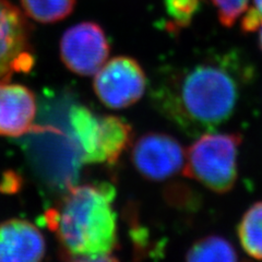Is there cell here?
<instances>
[{
    "instance_id": "obj_17",
    "label": "cell",
    "mask_w": 262,
    "mask_h": 262,
    "mask_svg": "<svg viewBox=\"0 0 262 262\" xmlns=\"http://www.w3.org/2000/svg\"><path fill=\"white\" fill-rule=\"evenodd\" d=\"M262 24V0H252V6L246 10L241 22V29L244 33H252Z\"/></svg>"
},
{
    "instance_id": "obj_16",
    "label": "cell",
    "mask_w": 262,
    "mask_h": 262,
    "mask_svg": "<svg viewBox=\"0 0 262 262\" xmlns=\"http://www.w3.org/2000/svg\"><path fill=\"white\" fill-rule=\"evenodd\" d=\"M217 11L219 20L225 28H232L237 19L248 9L249 0H211Z\"/></svg>"
},
{
    "instance_id": "obj_1",
    "label": "cell",
    "mask_w": 262,
    "mask_h": 262,
    "mask_svg": "<svg viewBox=\"0 0 262 262\" xmlns=\"http://www.w3.org/2000/svg\"><path fill=\"white\" fill-rule=\"evenodd\" d=\"M253 67L236 53L166 66L152 91L157 110L189 137L212 133L233 117Z\"/></svg>"
},
{
    "instance_id": "obj_4",
    "label": "cell",
    "mask_w": 262,
    "mask_h": 262,
    "mask_svg": "<svg viewBox=\"0 0 262 262\" xmlns=\"http://www.w3.org/2000/svg\"><path fill=\"white\" fill-rule=\"evenodd\" d=\"M94 76L93 89L97 98L112 110H125L135 105L147 86L141 64L128 56L107 60Z\"/></svg>"
},
{
    "instance_id": "obj_10",
    "label": "cell",
    "mask_w": 262,
    "mask_h": 262,
    "mask_svg": "<svg viewBox=\"0 0 262 262\" xmlns=\"http://www.w3.org/2000/svg\"><path fill=\"white\" fill-rule=\"evenodd\" d=\"M69 119L73 137L81 151L82 162L97 163L101 139L100 116H96L83 105H77L71 108Z\"/></svg>"
},
{
    "instance_id": "obj_5",
    "label": "cell",
    "mask_w": 262,
    "mask_h": 262,
    "mask_svg": "<svg viewBox=\"0 0 262 262\" xmlns=\"http://www.w3.org/2000/svg\"><path fill=\"white\" fill-rule=\"evenodd\" d=\"M28 16L10 0H0V81L34 64Z\"/></svg>"
},
{
    "instance_id": "obj_13",
    "label": "cell",
    "mask_w": 262,
    "mask_h": 262,
    "mask_svg": "<svg viewBox=\"0 0 262 262\" xmlns=\"http://www.w3.org/2000/svg\"><path fill=\"white\" fill-rule=\"evenodd\" d=\"M187 261H237L238 255L232 243L217 235L206 236L194 242L187 250Z\"/></svg>"
},
{
    "instance_id": "obj_3",
    "label": "cell",
    "mask_w": 262,
    "mask_h": 262,
    "mask_svg": "<svg viewBox=\"0 0 262 262\" xmlns=\"http://www.w3.org/2000/svg\"><path fill=\"white\" fill-rule=\"evenodd\" d=\"M238 134L207 133L187 149L183 174L215 193L231 191L238 177Z\"/></svg>"
},
{
    "instance_id": "obj_18",
    "label": "cell",
    "mask_w": 262,
    "mask_h": 262,
    "mask_svg": "<svg viewBox=\"0 0 262 262\" xmlns=\"http://www.w3.org/2000/svg\"><path fill=\"white\" fill-rule=\"evenodd\" d=\"M19 176H16V174L12 173V171H9L8 174L4 175L3 182L0 184V191L6 193H12L19 190Z\"/></svg>"
},
{
    "instance_id": "obj_8",
    "label": "cell",
    "mask_w": 262,
    "mask_h": 262,
    "mask_svg": "<svg viewBox=\"0 0 262 262\" xmlns=\"http://www.w3.org/2000/svg\"><path fill=\"white\" fill-rule=\"evenodd\" d=\"M36 98L29 88L0 81V136L26 135L36 117Z\"/></svg>"
},
{
    "instance_id": "obj_7",
    "label": "cell",
    "mask_w": 262,
    "mask_h": 262,
    "mask_svg": "<svg viewBox=\"0 0 262 262\" xmlns=\"http://www.w3.org/2000/svg\"><path fill=\"white\" fill-rule=\"evenodd\" d=\"M185 154L183 145L174 137L147 133L134 143L131 162L145 179L163 182L183 170Z\"/></svg>"
},
{
    "instance_id": "obj_9",
    "label": "cell",
    "mask_w": 262,
    "mask_h": 262,
    "mask_svg": "<svg viewBox=\"0 0 262 262\" xmlns=\"http://www.w3.org/2000/svg\"><path fill=\"white\" fill-rule=\"evenodd\" d=\"M46 252L45 238L29 221L11 219L0 223V261L36 262Z\"/></svg>"
},
{
    "instance_id": "obj_19",
    "label": "cell",
    "mask_w": 262,
    "mask_h": 262,
    "mask_svg": "<svg viewBox=\"0 0 262 262\" xmlns=\"http://www.w3.org/2000/svg\"><path fill=\"white\" fill-rule=\"evenodd\" d=\"M259 29H260V32H259V38H258V40H259V47H260L261 52H262V24H261V27Z\"/></svg>"
},
{
    "instance_id": "obj_12",
    "label": "cell",
    "mask_w": 262,
    "mask_h": 262,
    "mask_svg": "<svg viewBox=\"0 0 262 262\" xmlns=\"http://www.w3.org/2000/svg\"><path fill=\"white\" fill-rule=\"evenodd\" d=\"M237 235L243 250L253 259L262 260V201L253 203L244 213Z\"/></svg>"
},
{
    "instance_id": "obj_14",
    "label": "cell",
    "mask_w": 262,
    "mask_h": 262,
    "mask_svg": "<svg viewBox=\"0 0 262 262\" xmlns=\"http://www.w3.org/2000/svg\"><path fill=\"white\" fill-rule=\"evenodd\" d=\"M77 0H20L23 13L39 23L64 20L75 10Z\"/></svg>"
},
{
    "instance_id": "obj_6",
    "label": "cell",
    "mask_w": 262,
    "mask_h": 262,
    "mask_svg": "<svg viewBox=\"0 0 262 262\" xmlns=\"http://www.w3.org/2000/svg\"><path fill=\"white\" fill-rule=\"evenodd\" d=\"M60 58L71 72L94 76L108 60L111 47L104 30L95 22H81L63 33L59 44Z\"/></svg>"
},
{
    "instance_id": "obj_11",
    "label": "cell",
    "mask_w": 262,
    "mask_h": 262,
    "mask_svg": "<svg viewBox=\"0 0 262 262\" xmlns=\"http://www.w3.org/2000/svg\"><path fill=\"white\" fill-rule=\"evenodd\" d=\"M101 139L97 164H115L133 143V127L118 116H100Z\"/></svg>"
},
{
    "instance_id": "obj_15",
    "label": "cell",
    "mask_w": 262,
    "mask_h": 262,
    "mask_svg": "<svg viewBox=\"0 0 262 262\" xmlns=\"http://www.w3.org/2000/svg\"><path fill=\"white\" fill-rule=\"evenodd\" d=\"M166 14L169 18L167 29L178 32L189 27L201 7V0H164Z\"/></svg>"
},
{
    "instance_id": "obj_2",
    "label": "cell",
    "mask_w": 262,
    "mask_h": 262,
    "mask_svg": "<svg viewBox=\"0 0 262 262\" xmlns=\"http://www.w3.org/2000/svg\"><path fill=\"white\" fill-rule=\"evenodd\" d=\"M114 199L115 188L110 184L80 185L70 188L59 206L45 213V222L68 259L116 260L118 233Z\"/></svg>"
}]
</instances>
